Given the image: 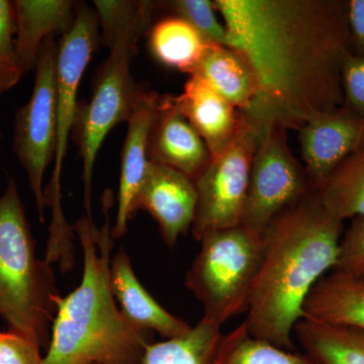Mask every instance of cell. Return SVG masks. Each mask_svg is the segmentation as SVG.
Segmentation results:
<instances>
[{"mask_svg": "<svg viewBox=\"0 0 364 364\" xmlns=\"http://www.w3.org/2000/svg\"><path fill=\"white\" fill-rule=\"evenodd\" d=\"M227 47L245 60L256 95L244 112L255 134L299 130L343 107L342 73L354 52L348 0H215Z\"/></svg>", "mask_w": 364, "mask_h": 364, "instance_id": "obj_1", "label": "cell"}, {"mask_svg": "<svg viewBox=\"0 0 364 364\" xmlns=\"http://www.w3.org/2000/svg\"><path fill=\"white\" fill-rule=\"evenodd\" d=\"M343 221L316 191L277 217L263 236V253L245 322L249 333L296 350L294 328L309 294L338 260Z\"/></svg>", "mask_w": 364, "mask_h": 364, "instance_id": "obj_2", "label": "cell"}, {"mask_svg": "<svg viewBox=\"0 0 364 364\" xmlns=\"http://www.w3.org/2000/svg\"><path fill=\"white\" fill-rule=\"evenodd\" d=\"M112 203L107 191L100 229L86 215L73 225L82 248V279L72 293L54 298L56 314L44 364H141L150 344L149 331L124 317L112 294Z\"/></svg>", "mask_w": 364, "mask_h": 364, "instance_id": "obj_3", "label": "cell"}, {"mask_svg": "<svg viewBox=\"0 0 364 364\" xmlns=\"http://www.w3.org/2000/svg\"><path fill=\"white\" fill-rule=\"evenodd\" d=\"M52 264L40 259L25 207L11 178L0 196V317L9 330L47 343L58 296Z\"/></svg>", "mask_w": 364, "mask_h": 364, "instance_id": "obj_4", "label": "cell"}, {"mask_svg": "<svg viewBox=\"0 0 364 364\" xmlns=\"http://www.w3.org/2000/svg\"><path fill=\"white\" fill-rule=\"evenodd\" d=\"M186 277L203 317L222 326L247 312L263 253V239L242 225L205 235Z\"/></svg>", "mask_w": 364, "mask_h": 364, "instance_id": "obj_5", "label": "cell"}, {"mask_svg": "<svg viewBox=\"0 0 364 364\" xmlns=\"http://www.w3.org/2000/svg\"><path fill=\"white\" fill-rule=\"evenodd\" d=\"M312 191L305 168L289 150L286 131L256 134L242 226L263 239L277 217Z\"/></svg>", "mask_w": 364, "mask_h": 364, "instance_id": "obj_6", "label": "cell"}, {"mask_svg": "<svg viewBox=\"0 0 364 364\" xmlns=\"http://www.w3.org/2000/svg\"><path fill=\"white\" fill-rule=\"evenodd\" d=\"M57 55L58 45L51 36L41 48L32 95L16 112L14 119V153L26 170L42 223L46 207L43 179L46 169L55 158L58 131Z\"/></svg>", "mask_w": 364, "mask_h": 364, "instance_id": "obj_7", "label": "cell"}, {"mask_svg": "<svg viewBox=\"0 0 364 364\" xmlns=\"http://www.w3.org/2000/svg\"><path fill=\"white\" fill-rule=\"evenodd\" d=\"M109 50V57L98 72L90 104L85 109H78L74 124H77L79 149L83 161L86 217L90 221L91 184L98 152L109 131L117 124L128 121L141 88L131 74L136 44L117 42Z\"/></svg>", "mask_w": 364, "mask_h": 364, "instance_id": "obj_8", "label": "cell"}, {"mask_svg": "<svg viewBox=\"0 0 364 364\" xmlns=\"http://www.w3.org/2000/svg\"><path fill=\"white\" fill-rule=\"evenodd\" d=\"M256 134L247 123L224 152L212 158L195 181L198 205L191 232L205 235L240 226L247 198Z\"/></svg>", "mask_w": 364, "mask_h": 364, "instance_id": "obj_9", "label": "cell"}, {"mask_svg": "<svg viewBox=\"0 0 364 364\" xmlns=\"http://www.w3.org/2000/svg\"><path fill=\"white\" fill-rule=\"evenodd\" d=\"M100 23L95 9L78 4L70 30L62 36L58 45L56 68L57 131L55 166L49 186L44 191L46 205L61 202V173L68 138L77 116V93L86 67L100 43Z\"/></svg>", "mask_w": 364, "mask_h": 364, "instance_id": "obj_10", "label": "cell"}, {"mask_svg": "<svg viewBox=\"0 0 364 364\" xmlns=\"http://www.w3.org/2000/svg\"><path fill=\"white\" fill-rule=\"evenodd\" d=\"M304 168L314 191L356 151L364 147V117L345 107L323 112L299 130Z\"/></svg>", "mask_w": 364, "mask_h": 364, "instance_id": "obj_11", "label": "cell"}, {"mask_svg": "<svg viewBox=\"0 0 364 364\" xmlns=\"http://www.w3.org/2000/svg\"><path fill=\"white\" fill-rule=\"evenodd\" d=\"M198 191L195 181L165 165L151 162L133 203V214L149 213L159 226L163 241L176 246L179 237L188 233L195 220Z\"/></svg>", "mask_w": 364, "mask_h": 364, "instance_id": "obj_12", "label": "cell"}, {"mask_svg": "<svg viewBox=\"0 0 364 364\" xmlns=\"http://www.w3.org/2000/svg\"><path fill=\"white\" fill-rule=\"evenodd\" d=\"M148 158L193 181L212 159L207 144L177 109L172 95H160L148 141Z\"/></svg>", "mask_w": 364, "mask_h": 364, "instance_id": "obj_13", "label": "cell"}, {"mask_svg": "<svg viewBox=\"0 0 364 364\" xmlns=\"http://www.w3.org/2000/svg\"><path fill=\"white\" fill-rule=\"evenodd\" d=\"M159 98L160 95L155 91L141 87L133 111L127 121L128 131L122 153L119 205L116 222L112 227L114 240L127 233L129 221L134 215V200L149 168L148 141Z\"/></svg>", "mask_w": 364, "mask_h": 364, "instance_id": "obj_14", "label": "cell"}, {"mask_svg": "<svg viewBox=\"0 0 364 364\" xmlns=\"http://www.w3.org/2000/svg\"><path fill=\"white\" fill-rule=\"evenodd\" d=\"M173 100L177 109L207 144L212 158L224 152L247 126L240 111L195 74L189 75L181 95Z\"/></svg>", "mask_w": 364, "mask_h": 364, "instance_id": "obj_15", "label": "cell"}, {"mask_svg": "<svg viewBox=\"0 0 364 364\" xmlns=\"http://www.w3.org/2000/svg\"><path fill=\"white\" fill-rule=\"evenodd\" d=\"M111 286L119 310L136 327L146 331H156L167 339L181 336L191 329L183 320L165 310L146 291L136 277L130 257L124 249L112 258Z\"/></svg>", "mask_w": 364, "mask_h": 364, "instance_id": "obj_16", "label": "cell"}, {"mask_svg": "<svg viewBox=\"0 0 364 364\" xmlns=\"http://www.w3.org/2000/svg\"><path fill=\"white\" fill-rule=\"evenodd\" d=\"M14 47L23 74L35 70L41 48L47 38L65 35L75 20L78 4L71 0L13 1Z\"/></svg>", "mask_w": 364, "mask_h": 364, "instance_id": "obj_17", "label": "cell"}, {"mask_svg": "<svg viewBox=\"0 0 364 364\" xmlns=\"http://www.w3.org/2000/svg\"><path fill=\"white\" fill-rule=\"evenodd\" d=\"M303 318L364 331V277L332 270L309 294Z\"/></svg>", "mask_w": 364, "mask_h": 364, "instance_id": "obj_18", "label": "cell"}, {"mask_svg": "<svg viewBox=\"0 0 364 364\" xmlns=\"http://www.w3.org/2000/svg\"><path fill=\"white\" fill-rule=\"evenodd\" d=\"M200 76L242 114L248 111L256 95L252 72L238 53L226 46L208 43L202 58L189 75Z\"/></svg>", "mask_w": 364, "mask_h": 364, "instance_id": "obj_19", "label": "cell"}, {"mask_svg": "<svg viewBox=\"0 0 364 364\" xmlns=\"http://www.w3.org/2000/svg\"><path fill=\"white\" fill-rule=\"evenodd\" d=\"M294 336L317 364H364V331L303 318Z\"/></svg>", "mask_w": 364, "mask_h": 364, "instance_id": "obj_20", "label": "cell"}, {"mask_svg": "<svg viewBox=\"0 0 364 364\" xmlns=\"http://www.w3.org/2000/svg\"><path fill=\"white\" fill-rule=\"evenodd\" d=\"M222 337L221 326L203 317L186 334L147 345L141 364H215Z\"/></svg>", "mask_w": 364, "mask_h": 364, "instance_id": "obj_21", "label": "cell"}, {"mask_svg": "<svg viewBox=\"0 0 364 364\" xmlns=\"http://www.w3.org/2000/svg\"><path fill=\"white\" fill-rule=\"evenodd\" d=\"M316 193L341 221L364 215V147L345 159Z\"/></svg>", "mask_w": 364, "mask_h": 364, "instance_id": "obj_22", "label": "cell"}, {"mask_svg": "<svg viewBox=\"0 0 364 364\" xmlns=\"http://www.w3.org/2000/svg\"><path fill=\"white\" fill-rule=\"evenodd\" d=\"M153 55L164 65L191 73L202 58L208 43L195 28L178 16L158 21L150 33Z\"/></svg>", "mask_w": 364, "mask_h": 364, "instance_id": "obj_23", "label": "cell"}, {"mask_svg": "<svg viewBox=\"0 0 364 364\" xmlns=\"http://www.w3.org/2000/svg\"><path fill=\"white\" fill-rule=\"evenodd\" d=\"M215 364H317L306 353L255 338L245 322L223 334Z\"/></svg>", "mask_w": 364, "mask_h": 364, "instance_id": "obj_24", "label": "cell"}, {"mask_svg": "<svg viewBox=\"0 0 364 364\" xmlns=\"http://www.w3.org/2000/svg\"><path fill=\"white\" fill-rule=\"evenodd\" d=\"M93 4L102 31V40L107 48L117 42L138 44L149 23L151 2L97 0Z\"/></svg>", "mask_w": 364, "mask_h": 364, "instance_id": "obj_25", "label": "cell"}, {"mask_svg": "<svg viewBox=\"0 0 364 364\" xmlns=\"http://www.w3.org/2000/svg\"><path fill=\"white\" fill-rule=\"evenodd\" d=\"M177 16L193 26L210 44L226 46L227 31L217 18L214 2L208 0H177L170 2Z\"/></svg>", "mask_w": 364, "mask_h": 364, "instance_id": "obj_26", "label": "cell"}, {"mask_svg": "<svg viewBox=\"0 0 364 364\" xmlns=\"http://www.w3.org/2000/svg\"><path fill=\"white\" fill-rule=\"evenodd\" d=\"M14 35L13 1L0 0V95L18 85L23 75L16 57Z\"/></svg>", "mask_w": 364, "mask_h": 364, "instance_id": "obj_27", "label": "cell"}, {"mask_svg": "<svg viewBox=\"0 0 364 364\" xmlns=\"http://www.w3.org/2000/svg\"><path fill=\"white\" fill-rule=\"evenodd\" d=\"M334 270L364 277V215L354 218L351 226L343 232Z\"/></svg>", "mask_w": 364, "mask_h": 364, "instance_id": "obj_28", "label": "cell"}, {"mask_svg": "<svg viewBox=\"0 0 364 364\" xmlns=\"http://www.w3.org/2000/svg\"><path fill=\"white\" fill-rule=\"evenodd\" d=\"M0 364H44L40 346L18 333L0 332Z\"/></svg>", "mask_w": 364, "mask_h": 364, "instance_id": "obj_29", "label": "cell"}, {"mask_svg": "<svg viewBox=\"0 0 364 364\" xmlns=\"http://www.w3.org/2000/svg\"><path fill=\"white\" fill-rule=\"evenodd\" d=\"M343 107L364 117V56L353 54L347 60L342 73Z\"/></svg>", "mask_w": 364, "mask_h": 364, "instance_id": "obj_30", "label": "cell"}, {"mask_svg": "<svg viewBox=\"0 0 364 364\" xmlns=\"http://www.w3.org/2000/svg\"><path fill=\"white\" fill-rule=\"evenodd\" d=\"M348 21L354 52L364 56V0H348Z\"/></svg>", "mask_w": 364, "mask_h": 364, "instance_id": "obj_31", "label": "cell"}, {"mask_svg": "<svg viewBox=\"0 0 364 364\" xmlns=\"http://www.w3.org/2000/svg\"><path fill=\"white\" fill-rule=\"evenodd\" d=\"M0 139H1V132H0Z\"/></svg>", "mask_w": 364, "mask_h": 364, "instance_id": "obj_32", "label": "cell"}, {"mask_svg": "<svg viewBox=\"0 0 364 364\" xmlns=\"http://www.w3.org/2000/svg\"></svg>", "mask_w": 364, "mask_h": 364, "instance_id": "obj_33", "label": "cell"}]
</instances>
